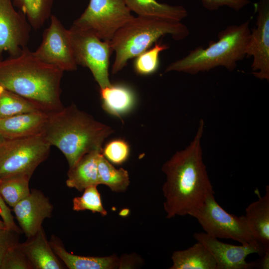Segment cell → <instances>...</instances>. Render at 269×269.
<instances>
[{"label": "cell", "mask_w": 269, "mask_h": 269, "mask_svg": "<svg viewBox=\"0 0 269 269\" xmlns=\"http://www.w3.org/2000/svg\"><path fill=\"white\" fill-rule=\"evenodd\" d=\"M204 122H199L190 144L176 151L162 166L166 180L162 186L166 218L189 215L214 194L203 159L201 140Z\"/></svg>", "instance_id": "1"}, {"label": "cell", "mask_w": 269, "mask_h": 269, "mask_svg": "<svg viewBox=\"0 0 269 269\" xmlns=\"http://www.w3.org/2000/svg\"><path fill=\"white\" fill-rule=\"evenodd\" d=\"M63 73L39 59L26 46L19 55L0 60V86L50 114L64 107L61 100Z\"/></svg>", "instance_id": "2"}, {"label": "cell", "mask_w": 269, "mask_h": 269, "mask_svg": "<svg viewBox=\"0 0 269 269\" xmlns=\"http://www.w3.org/2000/svg\"><path fill=\"white\" fill-rule=\"evenodd\" d=\"M114 132L110 126L96 120L72 103L49 114L42 134L51 146L63 153L69 168L85 154L102 152L104 141Z\"/></svg>", "instance_id": "3"}, {"label": "cell", "mask_w": 269, "mask_h": 269, "mask_svg": "<svg viewBox=\"0 0 269 269\" xmlns=\"http://www.w3.org/2000/svg\"><path fill=\"white\" fill-rule=\"evenodd\" d=\"M167 34L175 40H181L189 35V31L181 21L156 17H134L119 28L110 41L116 54L112 73L115 74L121 71L130 59Z\"/></svg>", "instance_id": "4"}, {"label": "cell", "mask_w": 269, "mask_h": 269, "mask_svg": "<svg viewBox=\"0 0 269 269\" xmlns=\"http://www.w3.org/2000/svg\"><path fill=\"white\" fill-rule=\"evenodd\" d=\"M251 31L249 20L240 25H229L219 33L218 41H210L206 48L198 46L191 50L187 56L169 64L165 72L195 75L219 66L232 71L237 62L246 56Z\"/></svg>", "instance_id": "5"}, {"label": "cell", "mask_w": 269, "mask_h": 269, "mask_svg": "<svg viewBox=\"0 0 269 269\" xmlns=\"http://www.w3.org/2000/svg\"><path fill=\"white\" fill-rule=\"evenodd\" d=\"M51 145L43 134L0 139V180L14 176L30 179L49 155Z\"/></svg>", "instance_id": "6"}, {"label": "cell", "mask_w": 269, "mask_h": 269, "mask_svg": "<svg viewBox=\"0 0 269 269\" xmlns=\"http://www.w3.org/2000/svg\"><path fill=\"white\" fill-rule=\"evenodd\" d=\"M189 215L196 219L205 233L211 237L232 239L242 245H261L253 237L244 215L238 217L227 212L216 201L214 194Z\"/></svg>", "instance_id": "7"}, {"label": "cell", "mask_w": 269, "mask_h": 269, "mask_svg": "<svg viewBox=\"0 0 269 269\" xmlns=\"http://www.w3.org/2000/svg\"><path fill=\"white\" fill-rule=\"evenodd\" d=\"M134 16L124 0H90L73 24L104 41H110L116 31Z\"/></svg>", "instance_id": "8"}, {"label": "cell", "mask_w": 269, "mask_h": 269, "mask_svg": "<svg viewBox=\"0 0 269 269\" xmlns=\"http://www.w3.org/2000/svg\"><path fill=\"white\" fill-rule=\"evenodd\" d=\"M73 54L77 65L88 68L100 89L110 86V57L113 52L110 41L100 39L73 24L69 29Z\"/></svg>", "instance_id": "9"}, {"label": "cell", "mask_w": 269, "mask_h": 269, "mask_svg": "<svg viewBox=\"0 0 269 269\" xmlns=\"http://www.w3.org/2000/svg\"><path fill=\"white\" fill-rule=\"evenodd\" d=\"M50 24L44 29L41 42L35 56L42 61L53 65L63 71H73L77 68L69 29L58 18L52 14Z\"/></svg>", "instance_id": "10"}, {"label": "cell", "mask_w": 269, "mask_h": 269, "mask_svg": "<svg viewBox=\"0 0 269 269\" xmlns=\"http://www.w3.org/2000/svg\"><path fill=\"white\" fill-rule=\"evenodd\" d=\"M31 28L25 15L15 9L11 0H0V60L4 52L15 56L27 46Z\"/></svg>", "instance_id": "11"}, {"label": "cell", "mask_w": 269, "mask_h": 269, "mask_svg": "<svg viewBox=\"0 0 269 269\" xmlns=\"http://www.w3.org/2000/svg\"><path fill=\"white\" fill-rule=\"evenodd\" d=\"M256 27L251 31L246 49L252 56L253 75L261 80H269V0H260L256 4Z\"/></svg>", "instance_id": "12"}, {"label": "cell", "mask_w": 269, "mask_h": 269, "mask_svg": "<svg viewBox=\"0 0 269 269\" xmlns=\"http://www.w3.org/2000/svg\"><path fill=\"white\" fill-rule=\"evenodd\" d=\"M194 239L203 244L213 257L217 269H248L254 263L246 261L250 254L257 253L262 256L266 252L260 245H234L223 243L205 232L196 233Z\"/></svg>", "instance_id": "13"}, {"label": "cell", "mask_w": 269, "mask_h": 269, "mask_svg": "<svg viewBox=\"0 0 269 269\" xmlns=\"http://www.w3.org/2000/svg\"><path fill=\"white\" fill-rule=\"evenodd\" d=\"M53 210L49 198L36 189L31 190L27 197L12 207L16 220L28 238L42 228L43 221L51 217Z\"/></svg>", "instance_id": "14"}, {"label": "cell", "mask_w": 269, "mask_h": 269, "mask_svg": "<svg viewBox=\"0 0 269 269\" xmlns=\"http://www.w3.org/2000/svg\"><path fill=\"white\" fill-rule=\"evenodd\" d=\"M49 115V113L38 110L0 118V136L13 139L41 134Z\"/></svg>", "instance_id": "15"}, {"label": "cell", "mask_w": 269, "mask_h": 269, "mask_svg": "<svg viewBox=\"0 0 269 269\" xmlns=\"http://www.w3.org/2000/svg\"><path fill=\"white\" fill-rule=\"evenodd\" d=\"M56 256L69 269H121V258L113 255L106 257L81 256L68 252L57 237L53 236L49 242Z\"/></svg>", "instance_id": "16"}, {"label": "cell", "mask_w": 269, "mask_h": 269, "mask_svg": "<svg viewBox=\"0 0 269 269\" xmlns=\"http://www.w3.org/2000/svg\"><path fill=\"white\" fill-rule=\"evenodd\" d=\"M251 234L255 240L269 251V187L264 196L251 203L246 209L244 215Z\"/></svg>", "instance_id": "17"}, {"label": "cell", "mask_w": 269, "mask_h": 269, "mask_svg": "<svg viewBox=\"0 0 269 269\" xmlns=\"http://www.w3.org/2000/svg\"><path fill=\"white\" fill-rule=\"evenodd\" d=\"M21 244L33 269H64L48 241L42 228Z\"/></svg>", "instance_id": "18"}, {"label": "cell", "mask_w": 269, "mask_h": 269, "mask_svg": "<svg viewBox=\"0 0 269 269\" xmlns=\"http://www.w3.org/2000/svg\"><path fill=\"white\" fill-rule=\"evenodd\" d=\"M102 152L95 151L87 153L69 168L66 181L67 186L82 192L87 187L100 185L97 159Z\"/></svg>", "instance_id": "19"}, {"label": "cell", "mask_w": 269, "mask_h": 269, "mask_svg": "<svg viewBox=\"0 0 269 269\" xmlns=\"http://www.w3.org/2000/svg\"><path fill=\"white\" fill-rule=\"evenodd\" d=\"M102 108L108 114L122 118L134 107L136 97L134 91L124 84H111L100 89Z\"/></svg>", "instance_id": "20"}, {"label": "cell", "mask_w": 269, "mask_h": 269, "mask_svg": "<svg viewBox=\"0 0 269 269\" xmlns=\"http://www.w3.org/2000/svg\"><path fill=\"white\" fill-rule=\"evenodd\" d=\"M171 259L170 269H217L212 255L199 242L186 250L174 251Z\"/></svg>", "instance_id": "21"}, {"label": "cell", "mask_w": 269, "mask_h": 269, "mask_svg": "<svg viewBox=\"0 0 269 269\" xmlns=\"http://www.w3.org/2000/svg\"><path fill=\"white\" fill-rule=\"evenodd\" d=\"M131 11L138 16L156 17L177 21L188 15L186 8L182 5L162 3L156 0H124Z\"/></svg>", "instance_id": "22"}, {"label": "cell", "mask_w": 269, "mask_h": 269, "mask_svg": "<svg viewBox=\"0 0 269 269\" xmlns=\"http://www.w3.org/2000/svg\"><path fill=\"white\" fill-rule=\"evenodd\" d=\"M14 7L26 16L32 28L39 29L51 14L54 0H11Z\"/></svg>", "instance_id": "23"}, {"label": "cell", "mask_w": 269, "mask_h": 269, "mask_svg": "<svg viewBox=\"0 0 269 269\" xmlns=\"http://www.w3.org/2000/svg\"><path fill=\"white\" fill-rule=\"evenodd\" d=\"M100 184L107 186L113 192H123L127 190L130 184L128 171L123 168H115L100 153L97 159Z\"/></svg>", "instance_id": "24"}, {"label": "cell", "mask_w": 269, "mask_h": 269, "mask_svg": "<svg viewBox=\"0 0 269 269\" xmlns=\"http://www.w3.org/2000/svg\"><path fill=\"white\" fill-rule=\"evenodd\" d=\"M38 110L29 100L0 86V118Z\"/></svg>", "instance_id": "25"}, {"label": "cell", "mask_w": 269, "mask_h": 269, "mask_svg": "<svg viewBox=\"0 0 269 269\" xmlns=\"http://www.w3.org/2000/svg\"><path fill=\"white\" fill-rule=\"evenodd\" d=\"M30 179L14 176L0 180V195L5 203L12 208L30 193Z\"/></svg>", "instance_id": "26"}, {"label": "cell", "mask_w": 269, "mask_h": 269, "mask_svg": "<svg viewBox=\"0 0 269 269\" xmlns=\"http://www.w3.org/2000/svg\"><path fill=\"white\" fill-rule=\"evenodd\" d=\"M168 48L166 44L156 42L152 47L135 57L134 63L135 72L140 75H149L155 73L159 66V53Z\"/></svg>", "instance_id": "27"}, {"label": "cell", "mask_w": 269, "mask_h": 269, "mask_svg": "<svg viewBox=\"0 0 269 269\" xmlns=\"http://www.w3.org/2000/svg\"><path fill=\"white\" fill-rule=\"evenodd\" d=\"M96 186L86 188L81 196L73 199L72 209L76 212L89 210L92 212L100 213L105 216L108 213L101 201V195Z\"/></svg>", "instance_id": "28"}, {"label": "cell", "mask_w": 269, "mask_h": 269, "mask_svg": "<svg viewBox=\"0 0 269 269\" xmlns=\"http://www.w3.org/2000/svg\"><path fill=\"white\" fill-rule=\"evenodd\" d=\"M130 149L128 143L120 138L107 143L102 149V154L111 163L120 165L128 159Z\"/></svg>", "instance_id": "29"}, {"label": "cell", "mask_w": 269, "mask_h": 269, "mask_svg": "<svg viewBox=\"0 0 269 269\" xmlns=\"http://www.w3.org/2000/svg\"><path fill=\"white\" fill-rule=\"evenodd\" d=\"M0 269H33L21 243H16L8 250Z\"/></svg>", "instance_id": "30"}, {"label": "cell", "mask_w": 269, "mask_h": 269, "mask_svg": "<svg viewBox=\"0 0 269 269\" xmlns=\"http://www.w3.org/2000/svg\"><path fill=\"white\" fill-rule=\"evenodd\" d=\"M203 6L207 9L213 11L220 7L227 6L238 11L249 4V0H201Z\"/></svg>", "instance_id": "31"}, {"label": "cell", "mask_w": 269, "mask_h": 269, "mask_svg": "<svg viewBox=\"0 0 269 269\" xmlns=\"http://www.w3.org/2000/svg\"><path fill=\"white\" fill-rule=\"evenodd\" d=\"M19 233L5 228H0V269L4 257L8 250L18 242Z\"/></svg>", "instance_id": "32"}, {"label": "cell", "mask_w": 269, "mask_h": 269, "mask_svg": "<svg viewBox=\"0 0 269 269\" xmlns=\"http://www.w3.org/2000/svg\"><path fill=\"white\" fill-rule=\"evenodd\" d=\"M0 216L3 222L5 228L20 233V229L14 221L11 210L5 203L0 195Z\"/></svg>", "instance_id": "33"}, {"label": "cell", "mask_w": 269, "mask_h": 269, "mask_svg": "<svg viewBox=\"0 0 269 269\" xmlns=\"http://www.w3.org/2000/svg\"><path fill=\"white\" fill-rule=\"evenodd\" d=\"M263 258L260 261L261 269H269V251H266L263 255Z\"/></svg>", "instance_id": "34"}, {"label": "cell", "mask_w": 269, "mask_h": 269, "mask_svg": "<svg viewBox=\"0 0 269 269\" xmlns=\"http://www.w3.org/2000/svg\"><path fill=\"white\" fill-rule=\"evenodd\" d=\"M5 228L4 224L2 221L0 220V228Z\"/></svg>", "instance_id": "35"}, {"label": "cell", "mask_w": 269, "mask_h": 269, "mask_svg": "<svg viewBox=\"0 0 269 269\" xmlns=\"http://www.w3.org/2000/svg\"><path fill=\"white\" fill-rule=\"evenodd\" d=\"M0 138H1V137L0 136Z\"/></svg>", "instance_id": "36"}]
</instances>
